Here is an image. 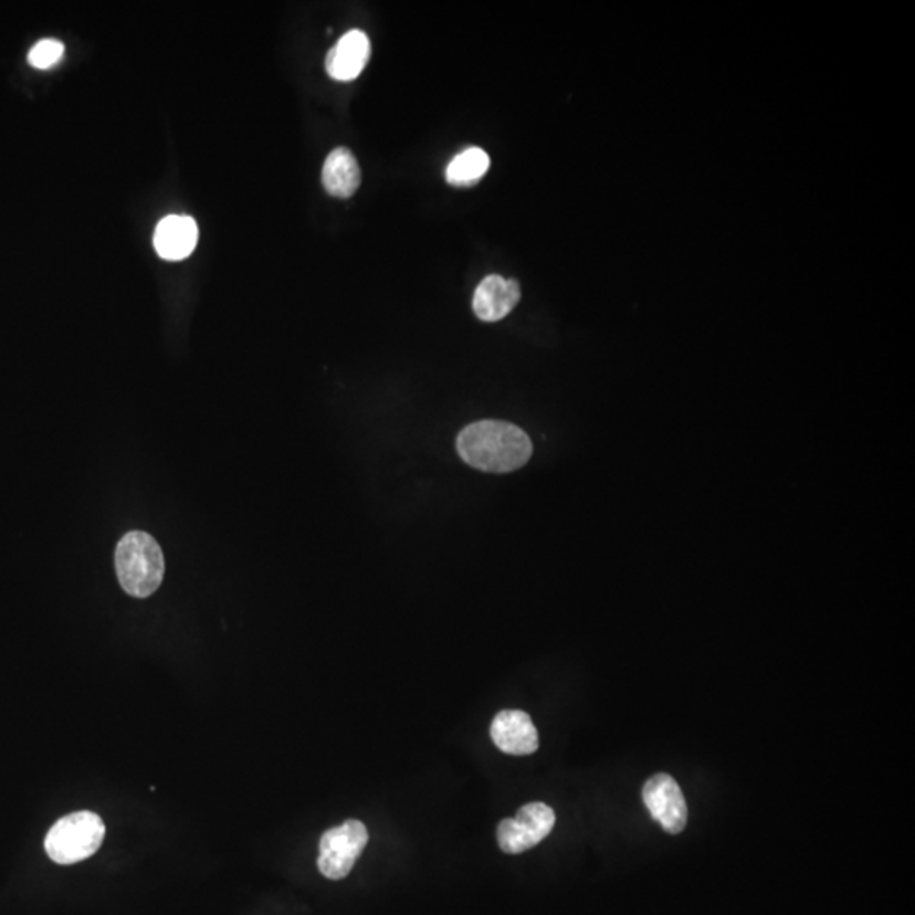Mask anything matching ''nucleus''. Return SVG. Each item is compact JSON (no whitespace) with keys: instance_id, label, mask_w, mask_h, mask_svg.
I'll list each match as a JSON object with an SVG mask.
<instances>
[{"instance_id":"nucleus-7","label":"nucleus","mask_w":915,"mask_h":915,"mask_svg":"<svg viewBox=\"0 0 915 915\" xmlns=\"http://www.w3.org/2000/svg\"><path fill=\"white\" fill-rule=\"evenodd\" d=\"M494 745L507 755H533L539 748L538 729L529 714L523 711H502L492 721Z\"/></svg>"},{"instance_id":"nucleus-2","label":"nucleus","mask_w":915,"mask_h":915,"mask_svg":"<svg viewBox=\"0 0 915 915\" xmlns=\"http://www.w3.org/2000/svg\"><path fill=\"white\" fill-rule=\"evenodd\" d=\"M116 574L127 596L146 599L160 589L165 558L157 539L143 530L127 533L114 553Z\"/></svg>"},{"instance_id":"nucleus-3","label":"nucleus","mask_w":915,"mask_h":915,"mask_svg":"<svg viewBox=\"0 0 915 915\" xmlns=\"http://www.w3.org/2000/svg\"><path fill=\"white\" fill-rule=\"evenodd\" d=\"M104 835L106 825L97 813L82 810L55 822L44 839V850L55 863H78L97 853Z\"/></svg>"},{"instance_id":"nucleus-6","label":"nucleus","mask_w":915,"mask_h":915,"mask_svg":"<svg viewBox=\"0 0 915 915\" xmlns=\"http://www.w3.org/2000/svg\"><path fill=\"white\" fill-rule=\"evenodd\" d=\"M643 800L651 818L669 834H680L688 821V807L682 788L669 774L651 777L643 787Z\"/></svg>"},{"instance_id":"nucleus-10","label":"nucleus","mask_w":915,"mask_h":915,"mask_svg":"<svg viewBox=\"0 0 915 915\" xmlns=\"http://www.w3.org/2000/svg\"><path fill=\"white\" fill-rule=\"evenodd\" d=\"M370 41L364 31L353 30L343 34L326 59V69L335 81H355L370 60Z\"/></svg>"},{"instance_id":"nucleus-13","label":"nucleus","mask_w":915,"mask_h":915,"mask_svg":"<svg viewBox=\"0 0 915 915\" xmlns=\"http://www.w3.org/2000/svg\"><path fill=\"white\" fill-rule=\"evenodd\" d=\"M65 55V46L59 40H41L31 48L28 62L38 70H48L55 66Z\"/></svg>"},{"instance_id":"nucleus-1","label":"nucleus","mask_w":915,"mask_h":915,"mask_svg":"<svg viewBox=\"0 0 915 915\" xmlns=\"http://www.w3.org/2000/svg\"><path fill=\"white\" fill-rule=\"evenodd\" d=\"M456 450L463 462L480 472L508 473L529 462L533 443L517 425L487 419L466 425L458 434Z\"/></svg>"},{"instance_id":"nucleus-11","label":"nucleus","mask_w":915,"mask_h":915,"mask_svg":"<svg viewBox=\"0 0 915 915\" xmlns=\"http://www.w3.org/2000/svg\"><path fill=\"white\" fill-rule=\"evenodd\" d=\"M361 183L360 165L348 148L329 152L323 167V186L333 197L348 199Z\"/></svg>"},{"instance_id":"nucleus-8","label":"nucleus","mask_w":915,"mask_h":915,"mask_svg":"<svg viewBox=\"0 0 915 915\" xmlns=\"http://www.w3.org/2000/svg\"><path fill=\"white\" fill-rule=\"evenodd\" d=\"M520 298V287L516 280L501 275L483 278L473 295V311L485 323H495L513 313Z\"/></svg>"},{"instance_id":"nucleus-9","label":"nucleus","mask_w":915,"mask_h":915,"mask_svg":"<svg viewBox=\"0 0 915 915\" xmlns=\"http://www.w3.org/2000/svg\"><path fill=\"white\" fill-rule=\"evenodd\" d=\"M199 241V228L189 215H168L155 229V250L167 262H180L192 254Z\"/></svg>"},{"instance_id":"nucleus-5","label":"nucleus","mask_w":915,"mask_h":915,"mask_svg":"<svg viewBox=\"0 0 915 915\" xmlns=\"http://www.w3.org/2000/svg\"><path fill=\"white\" fill-rule=\"evenodd\" d=\"M555 822V810L551 807L543 802L527 803L517 812L516 818L505 819L498 824V846L507 854L524 853L548 838Z\"/></svg>"},{"instance_id":"nucleus-12","label":"nucleus","mask_w":915,"mask_h":915,"mask_svg":"<svg viewBox=\"0 0 915 915\" xmlns=\"http://www.w3.org/2000/svg\"><path fill=\"white\" fill-rule=\"evenodd\" d=\"M491 167V158L482 148H469L448 165L446 180L454 187L475 186Z\"/></svg>"},{"instance_id":"nucleus-4","label":"nucleus","mask_w":915,"mask_h":915,"mask_svg":"<svg viewBox=\"0 0 915 915\" xmlns=\"http://www.w3.org/2000/svg\"><path fill=\"white\" fill-rule=\"evenodd\" d=\"M367 843L368 831L364 822L346 821L329 829L320 838L317 869L326 879H346Z\"/></svg>"}]
</instances>
